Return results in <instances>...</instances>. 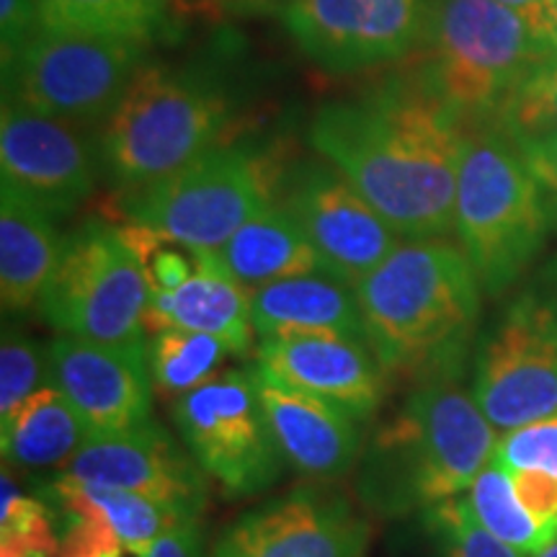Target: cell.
<instances>
[{
	"label": "cell",
	"instance_id": "obj_1",
	"mask_svg": "<svg viewBox=\"0 0 557 557\" xmlns=\"http://www.w3.org/2000/svg\"><path fill=\"white\" fill-rule=\"evenodd\" d=\"M468 122L421 81L329 103L310 143L400 240H449Z\"/></svg>",
	"mask_w": 557,
	"mask_h": 557
},
{
	"label": "cell",
	"instance_id": "obj_2",
	"mask_svg": "<svg viewBox=\"0 0 557 557\" xmlns=\"http://www.w3.org/2000/svg\"><path fill=\"white\" fill-rule=\"evenodd\" d=\"M367 346L387 377L465 380L478 344L483 287L449 240H403L357 284Z\"/></svg>",
	"mask_w": 557,
	"mask_h": 557
},
{
	"label": "cell",
	"instance_id": "obj_3",
	"mask_svg": "<svg viewBox=\"0 0 557 557\" xmlns=\"http://www.w3.org/2000/svg\"><path fill=\"white\" fill-rule=\"evenodd\" d=\"M496 434L462 380L416 385L361 451L359 498L372 511L400 517L462 496L491 465Z\"/></svg>",
	"mask_w": 557,
	"mask_h": 557
},
{
	"label": "cell",
	"instance_id": "obj_4",
	"mask_svg": "<svg viewBox=\"0 0 557 557\" xmlns=\"http://www.w3.org/2000/svg\"><path fill=\"white\" fill-rule=\"evenodd\" d=\"M553 212L517 139L496 120L468 124L457 178L455 238L483 287L513 289L545 248Z\"/></svg>",
	"mask_w": 557,
	"mask_h": 557
},
{
	"label": "cell",
	"instance_id": "obj_5",
	"mask_svg": "<svg viewBox=\"0 0 557 557\" xmlns=\"http://www.w3.org/2000/svg\"><path fill=\"white\" fill-rule=\"evenodd\" d=\"M416 78L468 124L498 120L529 75L547 65L519 11L498 0H426Z\"/></svg>",
	"mask_w": 557,
	"mask_h": 557
},
{
	"label": "cell",
	"instance_id": "obj_6",
	"mask_svg": "<svg viewBox=\"0 0 557 557\" xmlns=\"http://www.w3.org/2000/svg\"><path fill=\"white\" fill-rule=\"evenodd\" d=\"M230 127L233 103L214 83L145 65L101 122V163L111 181L135 194L220 148Z\"/></svg>",
	"mask_w": 557,
	"mask_h": 557
},
{
	"label": "cell",
	"instance_id": "obj_7",
	"mask_svg": "<svg viewBox=\"0 0 557 557\" xmlns=\"http://www.w3.org/2000/svg\"><path fill=\"white\" fill-rule=\"evenodd\" d=\"M470 389L500 434L557 413V256L521 282L478 338Z\"/></svg>",
	"mask_w": 557,
	"mask_h": 557
},
{
	"label": "cell",
	"instance_id": "obj_8",
	"mask_svg": "<svg viewBox=\"0 0 557 557\" xmlns=\"http://www.w3.org/2000/svg\"><path fill=\"white\" fill-rule=\"evenodd\" d=\"M274 160L246 148L205 152L148 189L129 194L132 225L186 250H218L276 201Z\"/></svg>",
	"mask_w": 557,
	"mask_h": 557
},
{
	"label": "cell",
	"instance_id": "obj_9",
	"mask_svg": "<svg viewBox=\"0 0 557 557\" xmlns=\"http://www.w3.org/2000/svg\"><path fill=\"white\" fill-rule=\"evenodd\" d=\"M150 284L127 227L90 220L65 235L39 312L60 336L111 346H148Z\"/></svg>",
	"mask_w": 557,
	"mask_h": 557
},
{
	"label": "cell",
	"instance_id": "obj_10",
	"mask_svg": "<svg viewBox=\"0 0 557 557\" xmlns=\"http://www.w3.org/2000/svg\"><path fill=\"white\" fill-rule=\"evenodd\" d=\"M171 413L186 451L225 491L256 496L282 478L287 462L263 408L256 364L181 395Z\"/></svg>",
	"mask_w": 557,
	"mask_h": 557
},
{
	"label": "cell",
	"instance_id": "obj_11",
	"mask_svg": "<svg viewBox=\"0 0 557 557\" xmlns=\"http://www.w3.org/2000/svg\"><path fill=\"white\" fill-rule=\"evenodd\" d=\"M148 45L37 32L3 65L5 99L67 124L103 122L148 62Z\"/></svg>",
	"mask_w": 557,
	"mask_h": 557
},
{
	"label": "cell",
	"instance_id": "obj_12",
	"mask_svg": "<svg viewBox=\"0 0 557 557\" xmlns=\"http://www.w3.org/2000/svg\"><path fill=\"white\" fill-rule=\"evenodd\" d=\"M278 18L312 62L351 73L413 54L426 0H287Z\"/></svg>",
	"mask_w": 557,
	"mask_h": 557
},
{
	"label": "cell",
	"instance_id": "obj_13",
	"mask_svg": "<svg viewBox=\"0 0 557 557\" xmlns=\"http://www.w3.org/2000/svg\"><path fill=\"white\" fill-rule=\"evenodd\" d=\"M282 201L302 225L323 274L354 289L403 243L331 163L297 169Z\"/></svg>",
	"mask_w": 557,
	"mask_h": 557
},
{
	"label": "cell",
	"instance_id": "obj_14",
	"mask_svg": "<svg viewBox=\"0 0 557 557\" xmlns=\"http://www.w3.org/2000/svg\"><path fill=\"white\" fill-rule=\"evenodd\" d=\"M369 521L333 487H299L220 534L212 557H364Z\"/></svg>",
	"mask_w": 557,
	"mask_h": 557
},
{
	"label": "cell",
	"instance_id": "obj_15",
	"mask_svg": "<svg viewBox=\"0 0 557 557\" xmlns=\"http://www.w3.org/2000/svg\"><path fill=\"white\" fill-rule=\"evenodd\" d=\"M47 348V374L88 423L90 436L116 434L150 421L148 346H111L58 336Z\"/></svg>",
	"mask_w": 557,
	"mask_h": 557
},
{
	"label": "cell",
	"instance_id": "obj_16",
	"mask_svg": "<svg viewBox=\"0 0 557 557\" xmlns=\"http://www.w3.org/2000/svg\"><path fill=\"white\" fill-rule=\"evenodd\" d=\"M256 367L299 393L315 395L364 423L385 395V369L367 341L323 331H289L259 338Z\"/></svg>",
	"mask_w": 557,
	"mask_h": 557
},
{
	"label": "cell",
	"instance_id": "obj_17",
	"mask_svg": "<svg viewBox=\"0 0 557 557\" xmlns=\"http://www.w3.org/2000/svg\"><path fill=\"white\" fill-rule=\"evenodd\" d=\"M62 478L139 493L160 504L199 513L205 504V470L156 421L116 434L88 436Z\"/></svg>",
	"mask_w": 557,
	"mask_h": 557
},
{
	"label": "cell",
	"instance_id": "obj_18",
	"mask_svg": "<svg viewBox=\"0 0 557 557\" xmlns=\"http://www.w3.org/2000/svg\"><path fill=\"white\" fill-rule=\"evenodd\" d=\"M0 173L3 184L50 209L73 212L94 191V158L73 124L52 120L3 99L0 114Z\"/></svg>",
	"mask_w": 557,
	"mask_h": 557
},
{
	"label": "cell",
	"instance_id": "obj_19",
	"mask_svg": "<svg viewBox=\"0 0 557 557\" xmlns=\"http://www.w3.org/2000/svg\"><path fill=\"white\" fill-rule=\"evenodd\" d=\"M259 369V367H256ZM261 400L284 462L310 480L344 478L361 457L359 421L344 408L299 393L259 369Z\"/></svg>",
	"mask_w": 557,
	"mask_h": 557
},
{
	"label": "cell",
	"instance_id": "obj_20",
	"mask_svg": "<svg viewBox=\"0 0 557 557\" xmlns=\"http://www.w3.org/2000/svg\"><path fill=\"white\" fill-rule=\"evenodd\" d=\"M197 269L176 289H150L145 329L148 333L178 329L207 333L220 338L235 357L253 346V315H250V289L235 282L214 259L212 250H191Z\"/></svg>",
	"mask_w": 557,
	"mask_h": 557
},
{
	"label": "cell",
	"instance_id": "obj_21",
	"mask_svg": "<svg viewBox=\"0 0 557 557\" xmlns=\"http://www.w3.org/2000/svg\"><path fill=\"white\" fill-rule=\"evenodd\" d=\"M65 235L54 214L13 186H0V299L11 315L39 308L58 269Z\"/></svg>",
	"mask_w": 557,
	"mask_h": 557
},
{
	"label": "cell",
	"instance_id": "obj_22",
	"mask_svg": "<svg viewBox=\"0 0 557 557\" xmlns=\"http://www.w3.org/2000/svg\"><path fill=\"white\" fill-rule=\"evenodd\" d=\"M250 315L259 338L289 331H323L367 341L357 289L323 271L250 289Z\"/></svg>",
	"mask_w": 557,
	"mask_h": 557
},
{
	"label": "cell",
	"instance_id": "obj_23",
	"mask_svg": "<svg viewBox=\"0 0 557 557\" xmlns=\"http://www.w3.org/2000/svg\"><path fill=\"white\" fill-rule=\"evenodd\" d=\"M212 253L220 267L246 289L323 271L302 225L282 199L248 220L225 246Z\"/></svg>",
	"mask_w": 557,
	"mask_h": 557
},
{
	"label": "cell",
	"instance_id": "obj_24",
	"mask_svg": "<svg viewBox=\"0 0 557 557\" xmlns=\"http://www.w3.org/2000/svg\"><path fill=\"white\" fill-rule=\"evenodd\" d=\"M88 436V423L78 408L52 382L39 387L9 421L0 423L5 462L21 470H62Z\"/></svg>",
	"mask_w": 557,
	"mask_h": 557
},
{
	"label": "cell",
	"instance_id": "obj_25",
	"mask_svg": "<svg viewBox=\"0 0 557 557\" xmlns=\"http://www.w3.org/2000/svg\"><path fill=\"white\" fill-rule=\"evenodd\" d=\"M52 491L54 498L60 500L62 513H75V517L90 519L109 529L129 557L148 553V547L165 529L199 517L186 508L160 504V500L139 496V493L116 491V487L83 483V480L62 475L54 480Z\"/></svg>",
	"mask_w": 557,
	"mask_h": 557
},
{
	"label": "cell",
	"instance_id": "obj_26",
	"mask_svg": "<svg viewBox=\"0 0 557 557\" xmlns=\"http://www.w3.org/2000/svg\"><path fill=\"white\" fill-rule=\"evenodd\" d=\"M39 32L150 45L169 24V0H37Z\"/></svg>",
	"mask_w": 557,
	"mask_h": 557
},
{
	"label": "cell",
	"instance_id": "obj_27",
	"mask_svg": "<svg viewBox=\"0 0 557 557\" xmlns=\"http://www.w3.org/2000/svg\"><path fill=\"white\" fill-rule=\"evenodd\" d=\"M230 348L207 333L178 329L156 331L148 338V364L158 393L181 398L212 377H218Z\"/></svg>",
	"mask_w": 557,
	"mask_h": 557
},
{
	"label": "cell",
	"instance_id": "obj_28",
	"mask_svg": "<svg viewBox=\"0 0 557 557\" xmlns=\"http://www.w3.org/2000/svg\"><path fill=\"white\" fill-rule=\"evenodd\" d=\"M468 500L480 524L521 555H537L555 540V534H549L519 500L511 472L493 459L468 487Z\"/></svg>",
	"mask_w": 557,
	"mask_h": 557
},
{
	"label": "cell",
	"instance_id": "obj_29",
	"mask_svg": "<svg viewBox=\"0 0 557 557\" xmlns=\"http://www.w3.org/2000/svg\"><path fill=\"white\" fill-rule=\"evenodd\" d=\"M52 517L37 498L21 493L9 472L3 475L0 508V557H58Z\"/></svg>",
	"mask_w": 557,
	"mask_h": 557
},
{
	"label": "cell",
	"instance_id": "obj_30",
	"mask_svg": "<svg viewBox=\"0 0 557 557\" xmlns=\"http://www.w3.org/2000/svg\"><path fill=\"white\" fill-rule=\"evenodd\" d=\"M429 524L442 557H527L480 524L468 496H455L431 506Z\"/></svg>",
	"mask_w": 557,
	"mask_h": 557
},
{
	"label": "cell",
	"instance_id": "obj_31",
	"mask_svg": "<svg viewBox=\"0 0 557 557\" xmlns=\"http://www.w3.org/2000/svg\"><path fill=\"white\" fill-rule=\"evenodd\" d=\"M47 382V348L24 331L5 325L0 344V423L9 421Z\"/></svg>",
	"mask_w": 557,
	"mask_h": 557
},
{
	"label": "cell",
	"instance_id": "obj_32",
	"mask_svg": "<svg viewBox=\"0 0 557 557\" xmlns=\"http://www.w3.org/2000/svg\"><path fill=\"white\" fill-rule=\"evenodd\" d=\"M511 137L557 132V62H547L521 83L496 120Z\"/></svg>",
	"mask_w": 557,
	"mask_h": 557
},
{
	"label": "cell",
	"instance_id": "obj_33",
	"mask_svg": "<svg viewBox=\"0 0 557 557\" xmlns=\"http://www.w3.org/2000/svg\"><path fill=\"white\" fill-rule=\"evenodd\" d=\"M493 462L508 472H545L557 478V413L506 431L493 451Z\"/></svg>",
	"mask_w": 557,
	"mask_h": 557
},
{
	"label": "cell",
	"instance_id": "obj_34",
	"mask_svg": "<svg viewBox=\"0 0 557 557\" xmlns=\"http://www.w3.org/2000/svg\"><path fill=\"white\" fill-rule=\"evenodd\" d=\"M511 478L527 511L557 537V478L545 472H511Z\"/></svg>",
	"mask_w": 557,
	"mask_h": 557
},
{
	"label": "cell",
	"instance_id": "obj_35",
	"mask_svg": "<svg viewBox=\"0 0 557 557\" xmlns=\"http://www.w3.org/2000/svg\"><path fill=\"white\" fill-rule=\"evenodd\" d=\"M517 139L521 156L532 169L534 178L540 181L542 191L553 212V222H557V132L540 137H513Z\"/></svg>",
	"mask_w": 557,
	"mask_h": 557
},
{
	"label": "cell",
	"instance_id": "obj_36",
	"mask_svg": "<svg viewBox=\"0 0 557 557\" xmlns=\"http://www.w3.org/2000/svg\"><path fill=\"white\" fill-rule=\"evenodd\" d=\"M39 32L37 0H0V37H3V65L24 50L26 41Z\"/></svg>",
	"mask_w": 557,
	"mask_h": 557
},
{
	"label": "cell",
	"instance_id": "obj_37",
	"mask_svg": "<svg viewBox=\"0 0 557 557\" xmlns=\"http://www.w3.org/2000/svg\"><path fill=\"white\" fill-rule=\"evenodd\" d=\"M139 557H207L199 517L186 519L176 527L165 529V532L148 547V553Z\"/></svg>",
	"mask_w": 557,
	"mask_h": 557
},
{
	"label": "cell",
	"instance_id": "obj_38",
	"mask_svg": "<svg viewBox=\"0 0 557 557\" xmlns=\"http://www.w3.org/2000/svg\"><path fill=\"white\" fill-rule=\"evenodd\" d=\"M521 16L527 18L547 62H557V0H545L537 9L521 13Z\"/></svg>",
	"mask_w": 557,
	"mask_h": 557
},
{
	"label": "cell",
	"instance_id": "obj_39",
	"mask_svg": "<svg viewBox=\"0 0 557 557\" xmlns=\"http://www.w3.org/2000/svg\"><path fill=\"white\" fill-rule=\"evenodd\" d=\"M287 0H194V5L212 16H261V13H276Z\"/></svg>",
	"mask_w": 557,
	"mask_h": 557
},
{
	"label": "cell",
	"instance_id": "obj_40",
	"mask_svg": "<svg viewBox=\"0 0 557 557\" xmlns=\"http://www.w3.org/2000/svg\"><path fill=\"white\" fill-rule=\"evenodd\" d=\"M498 3H504V5H508V9H513L519 13H527V11L537 9V5L545 3V0H498Z\"/></svg>",
	"mask_w": 557,
	"mask_h": 557
},
{
	"label": "cell",
	"instance_id": "obj_41",
	"mask_svg": "<svg viewBox=\"0 0 557 557\" xmlns=\"http://www.w3.org/2000/svg\"><path fill=\"white\" fill-rule=\"evenodd\" d=\"M532 557H557V537H555L553 542H549L547 547H542L537 555H532Z\"/></svg>",
	"mask_w": 557,
	"mask_h": 557
}]
</instances>
